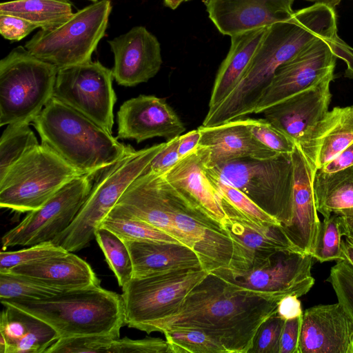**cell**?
Instances as JSON below:
<instances>
[{
    "mask_svg": "<svg viewBox=\"0 0 353 353\" xmlns=\"http://www.w3.org/2000/svg\"><path fill=\"white\" fill-rule=\"evenodd\" d=\"M319 38L341 39L334 8L324 3L296 10L290 19L268 27L241 81L219 105L208 110L202 125L213 127L254 113L277 69Z\"/></svg>",
    "mask_w": 353,
    "mask_h": 353,
    "instance_id": "1",
    "label": "cell"
},
{
    "mask_svg": "<svg viewBox=\"0 0 353 353\" xmlns=\"http://www.w3.org/2000/svg\"><path fill=\"white\" fill-rule=\"evenodd\" d=\"M277 303L210 272L190 292L176 314L132 328L148 334L198 328L217 339L228 353H248L261 324L276 312Z\"/></svg>",
    "mask_w": 353,
    "mask_h": 353,
    "instance_id": "2",
    "label": "cell"
},
{
    "mask_svg": "<svg viewBox=\"0 0 353 353\" xmlns=\"http://www.w3.org/2000/svg\"><path fill=\"white\" fill-rule=\"evenodd\" d=\"M41 143L83 174L93 176L134 150L94 121L52 97L32 122Z\"/></svg>",
    "mask_w": 353,
    "mask_h": 353,
    "instance_id": "3",
    "label": "cell"
},
{
    "mask_svg": "<svg viewBox=\"0 0 353 353\" xmlns=\"http://www.w3.org/2000/svg\"><path fill=\"white\" fill-rule=\"evenodd\" d=\"M46 323L59 339L84 336L119 338L125 324L121 295L99 285L67 290L37 300H3Z\"/></svg>",
    "mask_w": 353,
    "mask_h": 353,
    "instance_id": "4",
    "label": "cell"
},
{
    "mask_svg": "<svg viewBox=\"0 0 353 353\" xmlns=\"http://www.w3.org/2000/svg\"><path fill=\"white\" fill-rule=\"evenodd\" d=\"M165 143L134 150L101 170L74 220L52 242L70 252L87 247L95 238V231L103 219Z\"/></svg>",
    "mask_w": 353,
    "mask_h": 353,
    "instance_id": "5",
    "label": "cell"
},
{
    "mask_svg": "<svg viewBox=\"0 0 353 353\" xmlns=\"http://www.w3.org/2000/svg\"><path fill=\"white\" fill-rule=\"evenodd\" d=\"M205 170L245 194L265 212L289 225L292 218V153L267 159L240 158Z\"/></svg>",
    "mask_w": 353,
    "mask_h": 353,
    "instance_id": "6",
    "label": "cell"
},
{
    "mask_svg": "<svg viewBox=\"0 0 353 353\" xmlns=\"http://www.w3.org/2000/svg\"><path fill=\"white\" fill-rule=\"evenodd\" d=\"M58 68L18 46L0 61V125L30 123L52 98Z\"/></svg>",
    "mask_w": 353,
    "mask_h": 353,
    "instance_id": "7",
    "label": "cell"
},
{
    "mask_svg": "<svg viewBox=\"0 0 353 353\" xmlns=\"http://www.w3.org/2000/svg\"><path fill=\"white\" fill-rule=\"evenodd\" d=\"M81 175L82 172L41 143L0 178V207L20 213L37 210L65 185Z\"/></svg>",
    "mask_w": 353,
    "mask_h": 353,
    "instance_id": "8",
    "label": "cell"
},
{
    "mask_svg": "<svg viewBox=\"0 0 353 353\" xmlns=\"http://www.w3.org/2000/svg\"><path fill=\"white\" fill-rule=\"evenodd\" d=\"M111 10L110 0L96 1L60 26L41 29L24 47L58 69L90 61L105 35Z\"/></svg>",
    "mask_w": 353,
    "mask_h": 353,
    "instance_id": "9",
    "label": "cell"
},
{
    "mask_svg": "<svg viewBox=\"0 0 353 353\" xmlns=\"http://www.w3.org/2000/svg\"><path fill=\"white\" fill-rule=\"evenodd\" d=\"M313 259L311 254L299 251L281 250L249 270L221 268L212 273L238 289L279 301L285 296L300 297L310 291L314 284Z\"/></svg>",
    "mask_w": 353,
    "mask_h": 353,
    "instance_id": "10",
    "label": "cell"
},
{
    "mask_svg": "<svg viewBox=\"0 0 353 353\" xmlns=\"http://www.w3.org/2000/svg\"><path fill=\"white\" fill-rule=\"evenodd\" d=\"M208 273L203 269L184 270L132 278L122 288L125 324L132 327L174 315Z\"/></svg>",
    "mask_w": 353,
    "mask_h": 353,
    "instance_id": "11",
    "label": "cell"
},
{
    "mask_svg": "<svg viewBox=\"0 0 353 353\" xmlns=\"http://www.w3.org/2000/svg\"><path fill=\"white\" fill-rule=\"evenodd\" d=\"M112 70L88 61L58 69L53 96L112 132L117 101Z\"/></svg>",
    "mask_w": 353,
    "mask_h": 353,
    "instance_id": "12",
    "label": "cell"
},
{
    "mask_svg": "<svg viewBox=\"0 0 353 353\" xmlns=\"http://www.w3.org/2000/svg\"><path fill=\"white\" fill-rule=\"evenodd\" d=\"M92 186L90 176L86 174L68 183L41 208L29 212L17 226L3 236V249L52 241L74 220Z\"/></svg>",
    "mask_w": 353,
    "mask_h": 353,
    "instance_id": "13",
    "label": "cell"
},
{
    "mask_svg": "<svg viewBox=\"0 0 353 353\" xmlns=\"http://www.w3.org/2000/svg\"><path fill=\"white\" fill-rule=\"evenodd\" d=\"M164 181L173 223L198 256L202 269L209 273L231 268L233 244L222 223L187 201Z\"/></svg>",
    "mask_w": 353,
    "mask_h": 353,
    "instance_id": "14",
    "label": "cell"
},
{
    "mask_svg": "<svg viewBox=\"0 0 353 353\" xmlns=\"http://www.w3.org/2000/svg\"><path fill=\"white\" fill-rule=\"evenodd\" d=\"M219 196L225 214L222 225L233 244V258L230 269L240 271L251 269L281 250L301 252L290 241L281 223H266L251 218Z\"/></svg>",
    "mask_w": 353,
    "mask_h": 353,
    "instance_id": "15",
    "label": "cell"
},
{
    "mask_svg": "<svg viewBox=\"0 0 353 353\" xmlns=\"http://www.w3.org/2000/svg\"><path fill=\"white\" fill-rule=\"evenodd\" d=\"M117 139L137 143L154 137L169 141L181 135L185 127L165 99L141 94L125 101L117 113Z\"/></svg>",
    "mask_w": 353,
    "mask_h": 353,
    "instance_id": "16",
    "label": "cell"
},
{
    "mask_svg": "<svg viewBox=\"0 0 353 353\" xmlns=\"http://www.w3.org/2000/svg\"><path fill=\"white\" fill-rule=\"evenodd\" d=\"M334 72L310 88L265 109V119L301 143L328 112Z\"/></svg>",
    "mask_w": 353,
    "mask_h": 353,
    "instance_id": "17",
    "label": "cell"
},
{
    "mask_svg": "<svg viewBox=\"0 0 353 353\" xmlns=\"http://www.w3.org/2000/svg\"><path fill=\"white\" fill-rule=\"evenodd\" d=\"M294 1L204 0L203 3L217 30L231 37L290 19Z\"/></svg>",
    "mask_w": 353,
    "mask_h": 353,
    "instance_id": "18",
    "label": "cell"
},
{
    "mask_svg": "<svg viewBox=\"0 0 353 353\" xmlns=\"http://www.w3.org/2000/svg\"><path fill=\"white\" fill-rule=\"evenodd\" d=\"M108 43L114 54L113 77L119 85L135 86L159 71L163 63L161 46L145 27H133Z\"/></svg>",
    "mask_w": 353,
    "mask_h": 353,
    "instance_id": "19",
    "label": "cell"
},
{
    "mask_svg": "<svg viewBox=\"0 0 353 353\" xmlns=\"http://www.w3.org/2000/svg\"><path fill=\"white\" fill-rule=\"evenodd\" d=\"M353 320L338 302L303 311L299 353H348Z\"/></svg>",
    "mask_w": 353,
    "mask_h": 353,
    "instance_id": "20",
    "label": "cell"
},
{
    "mask_svg": "<svg viewBox=\"0 0 353 353\" xmlns=\"http://www.w3.org/2000/svg\"><path fill=\"white\" fill-rule=\"evenodd\" d=\"M293 164L292 218L283 227L292 243L301 252L311 254L320 219L316 207L313 181L316 172L298 144L292 152Z\"/></svg>",
    "mask_w": 353,
    "mask_h": 353,
    "instance_id": "21",
    "label": "cell"
},
{
    "mask_svg": "<svg viewBox=\"0 0 353 353\" xmlns=\"http://www.w3.org/2000/svg\"><path fill=\"white\" fill-rule=\"evenodd\" d=\"M117 204L190 248L172 220L171 204L162 174L142 172L128 187Z\"/></svg>",
    "mask_w": 353,
    "mask_h": 353,
    "instance_id": "22",
    "label": "cell"
},
{
    "mask_svg": "<svg viewBox=\"0 0 353 353\" xmlns=\"http://www.w3.org/2000/svg\"><path fill=\"white\" fill-rule=\"evenodd\" d=\"M209 154L207 148L199 145L162 174L184 199L222 223L225 214L219 196L205 170Z\"/></svg>",
    "mask_w": 353,
    "mask_h": 353,
    "instance_id": "23",
    "label": "cell"
},
{
    "mask_svg": "<svg viewBox=\"0 0 353 353\" xmlns=\"http://www.w3.org/2000/svg\"><path fill=\"white\" fill-rule=\"evenodd\" d=\"M199 145L209 150L206 167L240 158L267 159L278 154L261 143L250 130V119H236L213 127L198 128Z\"/></svg>",
    "mask_w": 353,
    "mask_h": 353,
    "instance_id": "24",
    "label": "cell"
},
{
    "mask_svg": "<svg viewBox=\"0 0 353 353\" xmlns=\"http://www.w3.org/2000/svg\"><path fill=\"white\" fill-rule=\"evenodd\" d=\"M8 273L61 291L100 285V280L90 265L70 252L14 267Z\"/></svg>",
    "mask_w": 353,
    "mask_h": 353,
    "instance_id": "25",
    "label": "cell"
},
{
    "mask_svg": "<svg viewBox=\"0 0 353 353\" xmlns=\"http://www.w3.org/2000/svg\"><path fill=\"white\" fill-rule=\"evenodd\" d=\"M353 142V106L334 107L298 144L317 171Z\"/></svg>",
    "mask_w": 353,
    "mask_h": 353,
    "instance_id": "26",
    "label": "cell"
},
{
    "mask_svg": "<svg viewBox=\"0 0 353 353\" xmlns=\"http://www.w3.org/2000/svg\"><path fill=\"white\" fill-rule=\"evenodd\" d=\"M124 241L131 256L132 278L202 269L194 251L182 243L138 240Z\"/></svg>",
    "mask_w": 353,
    "mask_h": 353,
    "instance_id": "27",
    "label": "cell"
},
{
    "mask_svg": "<svg viewBox=\"0 0 353 353\" xmlns=\"http://www.w3.org/2000/svg\"><path fill=\"white\" fill-rule=\"evenodd\" d=\"M1 353H45L59 336L46 323L14 307L3 305Z\"/></svg>",
    "mask_w": 353,
    "mask_h": 353,
    "instance_id": "28",
    "label": "cell"
},
{
    "mask_svg": "<svg viewBox=\"0 0 353 353\" xmlns=\"http://www.w3.org/2000/svg\"><path fill=\"white\" fill-rule=\"evenodd\" d=\"M313 188L316 207L324 218L332 214L341 216L347 239H353V165L325 172H315Z\"/></svg>",
    "mask_w": 353,
    "mask_h": 353,
    "instance_id": "29",
    "label": "cell"
},
{
    "mask_svg": "<svg viewBox=\"0 0 353 353\" xmlns=\"http://www.w3.org/2000/svg\"><path fill=\"white\" fill-rule=\"evenodd\" d=\"M267 28L256 29L231 37L230 48L214 80L208 110L219 105L238 85Z\"/></svg>",
    "mask_w": 353,
    "mask_h": 353,
    "instance_id": "30",
    "label": "cell"
},
{
    "mask_svg": "<svg viewBox=\"0 0 353 353\" xmlns=\"http://www.w3.org/2000/svg\"><path fill=\"white\" fill-rule=\"evenodd\" d=\"M0 14L14 15L48 30L61 25L74 13L68 0H14L1 3Z\"/></svg>",
    "mask_w": 353,
    "mask_h": 353,
    "instance_id": "31",
    "label": "cell"
},
{
    "mask_svg": "<svg viewBox=\"0 0 353 353\" xmlns=\"http://www.w3.org/2000/svg\"><path fill=\"white\" fill-rule=\"evenodd\" d=\"M99 227L110 230L123 241H156L181 243L170 234L137 218L118 204L109 212Z\"/></svg>",
    "mask_w": 353,
    "mask_h": 353,
    "instance_id": "32",
    "label": "cell"
},
{
    "mask_svg": "<svg viewBox=\"0 0 353 353\" xmlns=\"http://www.w3.org/2000/svg\"><path fill=\"white\" fill-rule=\"evenodd\" d=\"M39 145L30 123L9 124L0 139V178L28 152Z\"/></svg>",
    "mask_w": 353,
    "mask_h": 353,
    "instance_id": "33",
    "label": "cell"
},
{
    "mask_svg": "<svg viewBox=\"0 0 353 353\" xmlns=\"http://www.w3.org/2000/svg\"><path fill=\"white\" fill-rule=\"evenodd\" d=\"M94 236L119 285L122 288L133 275L131 256L126 243L117 234L102 227L96 230Z\"/></svg>",
    "mask_w": 353,
    "mask_h": 353,
    "instance_id": "34",
    "label": "cell"
},
{
    "mask_svg": "<svg viewBox=\"0 0 353 353\" xmlns=\"http://www.w3.org/2000/svg\"><path fill=\"white\" fill-rule=\"evenodd\" d=\"M347 230L343 218L333 214L321 222L311 255L321 263L343 259V236Z\"/></svg>",
    "mask_w": 353,
    "mask_h": 353,
    "instance_id": "35",
    "label": "cell"
},
{
    "mask_svg": "<svg viewBox=\"0 0 353 353\" xmlns=\"http://www.w3.org/2000/svg\"><path fill=\"white\" fill-rule=\"evenodd\" d=\"M162 333L172 353H228L217 339L201 329L175 327Z\"/></svg>",
    "mask_w": 353,
    "mask_h": 353,
    "instance_id": "36",
    "label": "cell"
},
{
    "mask_svg": "<svg viewBox=\"0 0 353 353\" xmlns=\"http://www.w3.org/2000/svg\"><path fill=\"white\" fill-rule=\"evenodd\" d=\"M61 291L12 273H0V300H37Z\"/></svg>",
    "mask_w": 353,
    "mask_h": 353,
    "instance_id": "37",
    "label": "cell"
},
{
    "mask_svg": "<svg viewBox=\"0 0 353 353\" xmlns=\"http://www.w3.org/2000/svg\"><path fill=\"white\" fill-rule=\"evenodd\" d=\"M205 170L217 194L236 210L244 214L260 221L281 223L276 219L270 216L258 206L243 192L235 187L223 182L212 173L208 172L205 168Z\"/></svg>",
    "mask_w": 353,
    "mask_h": 353,
    "instance_id": "38",
    "label": "cell"
},
{
    "mask_svg": "<svg viewBox=\"0 0 353 353\" xmlns=\"http://www.w3.org/2000/svg\"><path fill=\"white\" fill-rule=\"evenodd\" d=\"M61 246L52 241L31 245L17 251L0 253V273H8L14 267L22 265L66 252Z\"/></svg>",
    "mask_w": 353,
    "mask_h": 353,
    "instance_id": "39",
    "label": "cell"
},
{
    "mask_svg": "<svg viewBox=\"0 0 353 353\" xmlns=\"http://www.w3.org/2000/svg\"><path fill=\"white\" fill-rule=\"evenodd\" d=\"M114 338L105 336H84L58 339L45 353L108 352Z\"/></svg>",
    "mask_w": 353,
    "mask_h": 353,
    "instance_id": "40",
    "label": "cell"
},
{
    "mask_svg": "<svg viewBox=\"0 0 353 353\" xmlns=\"http://www.w3.org/2000/svg\"><path fill=\"white\" fill-rule=\"evenodd\" d=\"M338 299L350 316H353V267L345 259L336 261L327 279Z\"/></svg>",
    "mask_w": 353,
    "mask_h": 353,
    "instance_id": "41",
    "label": "cell"
},
{
    "mask_svg": "<svg viewBox=\"0 0 353 353\" xmlns=\"http://www.w3.org/2000/svg\"><path fill=\"white\" fill-rule=\"evenodd\" d=\"M250 130L263 145L278 153H292L296 143L266 119H250Z\"/></svg>",
    "mask_w": 353,
    "mask_h": 353,
    "instance_id": "42",
    "label": "cell"
},
{
    "mask_svg": "<svg viewBox=\"0 0 353 353\" xmlns=\"http://www.w3.org/2000/svg\"><path fill=\"white\" fill-rule=\"evenodd\" d=\"M284 322L276 312L267 319L259 328L248 353H279Z\"/></svg>",
    "mask_w": 353,
    "mask_h": 353,
    "instance_id": "43",
    "label": "cell"
},
{
    "mask_svg": "<svg viewBox=\"0 0 353 353\" xmlns=\"http://www.w3.org/2000/svg\"><path fill=\"white\" fill-rule=\"evenodd\" d=\"M108 353H172L166 340L160 338L112 340Z\"/></svg>",
    "mask_w": 353,
    "mask_h": 353,
    "instance_id": "44",
    "label": "cell"
},
{
    "mask_svg": "<svg viewBox=\"0 0 353 353\" xmlns=\"http://www.w3.org/2000/svg\"><path fill=\"white\" fill-rule=\"evenodd\" d=\"M37 28V26L21 17L0 14V33L6 39L20 41Z\"/></svg>",
    "mask_w": 353,
    "mask_h": 353,
    "instance_id": "45",
    "label": "cell"
},
{
    "mask_svg": "<svg viewBox=\"0 0 353 353\" xmlns=\"http://www.w3.org/2000/svg\"><path fill=\"white\" fill-rule=\"evenodd\" d=\"M179 137L178 136L165 142L162 150L147 165L143 172H152L163 174L171 168L179 159L178 152Z\"/></svg>",
    "mask_w": 353,
    "mask_h": 353,
    "instance_id": "46",
    "label": "cell"
},
{
    "mask_svg": "<svg viewBox=\"0 0 353 353\" xmlns=\"http://www.w3.org/2000/svg\"><path fill=\"white\" fill-rule=\"evenodd\" d=\"M302 316L285 321L280 337L279 353H299Z\"/></svg>",
    "mask_w": 353,
    "mask_h": 353,
    "instance_id": "47",
    "label": "cell"
},
{
    "mask_svg": "<svg viewBox=\"0 0 353 353\" xmlns=\"http://www.w3.org/2000/svg\"><path fill=\"white\" fill-rule=\"evenodd\" d=\"M276 313L285 321L302 316L303 310L299 297L288 295L280 299L277 303Z\"/></svg>",
    "mask_w": 353,
    "mask_h": 353,
    "instance_id": "48",
    "label": "cell"
},
{
    "mask_svg": "<svg viewBox=\"0 0 353 353\" xmlns=\"http://www.w3.org/2000/svg\"><path fill=\"white\" fill-rule=\"evenodd\" d=\"M352 165H353V142L319 170L325 172H332Z\"/></svg>",
    "mask_w": 353,
    "mask_h": 353,
    "instance_id": "49",
    "label": "cell"
},
{
    "mask_svg": "<svg viewBox=\"0 0 353 353\" xmlns=\"http://www.w3.org/2000/svg\"><path fill=\"white\" fill-rule=\"evenodd\" d=\"M200 139L201 133L198 128L180 135L178 148L179 157L181 158L195 150L199 146Z\"/></svg>",
    "mask_w": 353,
    "mask_h": 353,
    "instance_id": "50",
    "label": "cell"
},
{
    "mask_svg": "<svg viewBox=\"0 0 353 353\" xmlns=\"http://www.w3.org/2000/svg\"><path fill=\"white\" fill-rule=\"evenodd\" d=\"M343 259L353 267V243L347 239L343 240Z\"/></svg>",
    "mask_w": 353,
    "mask_h": 353,
    "instance_id": "51",
    "label": "cell"
},
{
    "mask_svg": "<svg viewBox=\"0 0 353 353\" xmlns=\"http://www.w3.org/2000/svg\"><path fill=\"white\" fill-rule=\"evenodd\" d=\"M310 2L320 3H324L329 6L334 8V6L339 5L342 0H305Z\"/></svg>",
    "mask_w": 353,
    "mask_h": 353,
    "instance_id": "52",
    "label": "cell"
},
{
    "mask_svg": "<svg viewBox=\"0 0 353 353\" xmlns=\"http://www.w3.org/2000/svg\"><path fill=\"white\" fill-rule=\"evenodd\" d=\"M184 1H186V0H164V3L166 6L174 10Z\"/></svg>",
    "mask_w": 353,
    "mask_h": 353,
    "instance_id": "53",
    "label": "cell"
},
{
    "mask_svg": "<svg viewBox=\"0 0 353 353\" xmlns=\"http://www.w3.org/2000/svg\"><path fill=\"white\" fill-rule=\"evenodd\" d=\"M350 316V315H349ZM352 320H353V316H350ZM348 353H353V338H352V343H351V345H350V349H349V351H348Z\"/></svg>",
    "mask_w": 353,
    "mask_h": 353,
    "instance_id": "54",
    "label": "cell"
},
{
    "mask_svg": "<svg viewBox=\"0 0 353 353\" xmlns=\"http://www.w3.org/2000/svg\"><path fill=\"white\" fill-rule=\"evenodd\" d=\"M346 239H347V238H346ZM347 239L353 243V239Z\"/></svg>",
    "mask_w": 353,
    "mask_h": 353,
    "instance_id": "55",
    "label": "cell"
},
{
    "mask_svg": "<svg viewBox=\"0 0 353 353\" xmlns=\"http://www.w3.org/2000/svg\"><path fill=\"white\" fill-rule=\"evenodd\" d=\"M90 1H94V2L98 1V0H90Z\"/></svg>",
    "mask_w": 353,
    "mask_h": 353,
    "instance_id": "56",
    "label": "cell"
},
{
    "mask_svg": "<svg viewBox=\"0 0 353 353\" xmlns=\"http://www.w3.org/2000/svg\"><path fill=\"white\" fill-rule=\"evenodd\" d=\"M186 1H189V0H186Z\"/></svg>",
    "mask_w": 353,
    "mask_h": 353,
    "instance_id": "57",
    "label": "cell"
}]
</instances>
